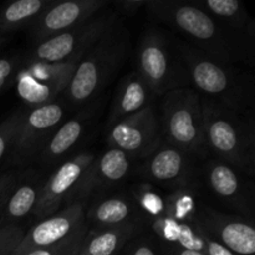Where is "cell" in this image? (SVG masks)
I'll return each instance as SVG.
<instances>
[{
	"instance_id": "6da1fadb",
	"label": "cell",
	"mask_w": 255,
	"mask_h": 255,
	"mask_svg": "<svg viewBox=\"0 0 255 255\" xmlns=\"http://www.w3.org/2000/svg\"><path fill=\"white\" fill-rule=\"evenodd\" d=\"M147 10L154 20L168 25L184 36L187 44L217 61H247L251 45L232 34L196 2L148 0Z\"/></svg>"
},
{
	"instance_id": "7a4b0ae2",
	"label": "cell",
	"mask_w": 255,
	"mask_h": 255,
	"mask_svg": "<svg viewBox=\"0 0 255 255\" xmlns=\"http://www.w3.org/2000/svg\"><path fill=\"white\" fill-rule=\"evenodd\" d=\"M131 51V39L120 17L79 60L65 94L71 107L87 104L111 82Z\"/></svg>"
},
{
	"instance_id": "3957f363",
	"label": "cell",
	"mask_w": 255,
	"mask_h": 255,
	"mask_svg": "<svg viewBox=\"0 0 255 255\" xmlns=\"http://www.w3.org/2000/svg\"><path fill=\"white\" fill-rule=\"evenodd\" d=\"M174 46L187 76L206 95L204 99L242 115L248 107H253V81L237 71L233 64L217 61L183 40L174 42Z\"/></svg>"
},
{
	"instance_id": "277c9868",
	"label": "cell",
	"mask_w": 255,
	"mask_h": 255,
	"mask_svg": "<svg viewBox=\"0 0 255 255\" xmlns=\"http://www.w3.org/2000/svg\"><path fill=\"white\" fill-rule=\"evenodd\" d=\"M206 151L242 173H254V126L243 115L202 97Z\"/></svg>"
},
{
	"instance_id": "5b68a950",
	"label": "cell",
	"mask_w": 255,
	"mask_h": 255,
	"mask_svg": "<svg viewBox=\"0 0 255 255\" xmlns=\"http://www.w3.org/2000/svg\"><path fill=\"white\" fill-rule=\"evenodd\" d=\"M161 131L167 143L189 154H204L202 96L189 87H178L163 95Z\"/></svg>"
},
{
	"instance_id": "8992f818",
	"label": "cell",
	"mask_w": 255,
	"mask_h": 255,
	"mask_svg": "<svg viewBox=\"0 0 255 255\" xmlns=\"http://www.w3.org/2000/svg\"><path fill=\"white\" fill-rule=\"evenodd\" d=\"M156 96L183 87L184 67L168 36L159 27L143 31L137 46V69Z\"/></svg>"
},
{
	"instance_id": "52a82bcc",
	"label": "cell",
	"mask_w": 255,
	"mask_h": 255,
	"mask_svg": "<svg viewBox=\"0 0 255 255\" xmlns=\"http://www.w3.org/2000/svg\"><path fill=\"white\" fill-rule=\"evenodd\" d=\"M119 19L120 15L115 10L105 7L86 21L36 44L24 62L61 64L81 59Z\"/></svg>"
},
{
	"instance_id": "ba28073f",
	"label": "cell",
	"mask_w": 255,
	"mask_h": 255,
	"mask_svg": "<svg viewBox=\"0 0 255 255\" xmlns=\"http://www.w3.org/2000/svg\"><path fill=\"white\" fill-rule=\"evenodd\" d=\"M80 59L61 64L26 62L15 77L20 99L32 107L54 102L60 92H65Z\"/></svg>"
},
{
	"instance_id": "9c48e42d",
	"label": "cell",
	"mask_w": 255,
	"mask_h": 255,
	"mask_svg": "<svg viewBox=\"0 0 255 255\" xmlns=\"http://www.w3.org/2000/svg\"><path fill=\"white\" fill-rule=\"evenodd\" d=\"M107 143L131 158H147L161 146V125L153 105L111 126Z\"/></svg>"
},
{
	"instance_id": "30bf717a",
	"label": "cell",
	"mask_w": 255,
	"mask_h": 255,
	"mask_svg": "<svg viewBox=\"0 0 255 255\" xmlns=\"http://www.w3.org/2000/svg\"><path fill=\"white\" fill-rule=\"evenodd\" d=\"M65 110L59 102L40 105L24 111L16 138L12 144V156L25 163L39 154L44 144L64 119Z\"/></svg>"
},
{
	"instance_id": "8fae6325",
	"label": "cell",
	"mask_w": 255,
	"mask_h": 255,
	"mask_svg": "<svg viewBox=\"0 0 255 255\" xmlns=\"http://www.w3.org/2000/svg\"><path fill=\"white\" fill-rule=\"evenodd\" d=\"M194 223L214 242L236 255H255V229L246 218L214 211L207 206L197 209Z\"/></svg>"
},
{
	"instance_id": "7c38bea8",
	"label": "cell",
	"mask_w": 255,
	"mask_h": 255,
	"mask_svg": "<svg viewBox=\"0 0 255 255\" xmlns=\"http://www.w3.org/2000/svg\"><path fill=\"white\" fill-rule=\"evenodd\" d=\"M94 158L95 156L90 152L77 154L74 158L64 162L42 183L39 201L34 212L36 219L52 216L60 211V207L65 202L75 199L77 188Z\"/></svg>"
},
{
	"instance_id": "4fadbf2b",
	"label": "cell",
	"mask_w": 255,
	"mask_h": 255,
	"mask_svg": "<svg viewBox=\"0 0 255 255\" xmlns=\"http://www.w3.org/2000/svg\"><path fill=\"white\" fill-rule=\"evenodd\" d=\"M86 213L84 202L75 201L52 216L35 224L20 242L11 255H19L27 251L51 247L70 238L81 229L86 228Z\"/></svg>"
},
{
	"instance_id": "5bb4252c",
	"label": "cell",
	"mask_w": 255,
	"mask_h": 255,
	"mask_svg": "<svg viewBox=\"0 0 255 255\" xmlns=\"http://www.w3.org/2000/svg\"><path fill=\"white\" fill-rule=\"evenodd\" d=\"M109 5L106 0L52 1L30 25V36L32 41L39 44L86 21Z\"/></svg>"
},
{
	"instance_id": "9a60e30c",
	"label": "cell",
	"mask_w": 255,
	"mask_h": 255,
	"mask_svg": "<svg viewBox=\"0 0 255 255\" xmlns=\"http://www.w3.org/2000/svg\"><path fill=\"white\" fill-rule=\"evenodd\" d=\"M144 159L142 172L149 181L177 191L188 187L193 174L189 153L167 143L159 146Z\"/></svg>"
},
{
	"instance_id": "2e32d148",
	"label": "cell",
	"mask_w": 255,
	"mask_h": 255,
	"mask_svg": "<svg viewBox=\"0 0 255 255\" xmlns=\"http://www.w3.org/2000/svg\"><path fill=\"white\" fill-rule=\"evenodd\" d=\"M204 172L209 189L219 201L242 212L251 213L253 191L242 177V172L219 159L208 162Z\"/></svg>"
},
{
	"instance_id": "e0dca14e",
	"label": "cell",
	"mask_w": 255,
	"mask_h": 255,
	"mask_svg": "<svg viewBox=\"0 0 255 255\" xmlns=\"http://www.w3.org/2000/svg\"><path fill=\"white\" fill-rule=\"evenodd\" d=\"M131 159L128 154L112 147L99 158L95 157L77 188L75 199L82 202L96 189L116 184L126 178L131 169Z\"/></svg>"
},
{
	"instance_id": "ac0fdd59",
	"label": "cell",
	"mask_w": 255,
	"mask_h": 255,
	"mask_svg": "<svg viewBox=\"0 0 255 255\" xmlns=\"http://www.w3.org/2000/svg\"><path fill=\"white\" fill-rule=\"evenodd\" d=\"M154 97L156 95L141 75L136 70L131 71L117 85L107 122L114 126L116 122L152 106Z\"/></svg>"
},
{
	"instance_id": "d6986e66",
	"label": "cell",
	"mask_w": 255,
	"mask_h": 255,
	"mask_svg": "<svg viewBox=\"0 0 255 255\" xmlns=\"http://www.w3.org/2000/svg\"><path fill=\"white\" fill-rule=\"evenodd\" d=\"M196 5L242 41L253 46L255 22L242 2L238 0H199Z\"/></svg>"
},
{
	"instance_id": "ffe728a7",
	"label": "cell",
	"mask_w": 255,
	"mask_h": 255,
	"mask_svg": "<svg viewBox=\"0 0 255 255\" xmlns=\"http://www.w3.org/2000/svg\"><path fill=\"white\" fill-rule=\"evenodd\" d=\"M91 120L92 111H82L57 127L37 154L40 161L44 164H55L64 158L81 141Z\"/></svg>"
},
{
	"instance_id": "44dd1931",
	"label": "cell",
	"mask_w": 255,
	"mask_h": 255,
	"mask_svg": "<svg viewBox=\"0 0 255 255\" xmlns=\"http://www.w3.org/2000/svg\"><path fill=\"white\" fill-rule=\"evenodd\" d=\"M138 227L134 221L112 227H100L87 233L80 248L79 255H116L131 242Z\"/></svg>"
},
{
	"instance_id": "7402d4cb",
	"label": "cell",
	"mask_w": 255,
	"mask_h": 255,
	"mask_svg": "<svg viewBox=\"0 0 255 255\" xmlns=\"http://www.w3.org/2000/svg\"><path fill=\"white\" fill-rule=\"evenodd\" d=\"M41 186L42 183L37 179H27L22 183L17 179L0 216V227L16 224L15 222L35 212Z\"/></svg>"
},
{
	"instance_id": "603a6c76",
	"label": "cell",
	"mask_w": 255,
	"mask_h": 255,
	"mask_svg": "<svg viewBox=\"0 0 255 255\" xmlns=\"http://www.w3.org/2000/svg\"><path fill=\"white\" fill-rule=\"evenodd\" d=\"M54 0H17L0 7V36H11L12 32L29 29L37 16Z\"/></svg>"
},
{
	"instance_id": "cb8c5ba5",
	"label": "cell",
	"mask_w": 255,
	"mask_h": 255,
	"mask_svg": "<svg viewBox=\"0 0 255 255\" xmlns=\"http://www.w3.org/2000/svg\"><path fill=\"white\" fill-rule=\"evenodd\" d=\"M132 204L126 197H107L95 202L87 212V218L100 227H112L131 221Z\"/></svg>"
},
{
	"instance_id": "d4e9b609",
	"label": "cell",
	"mask_w": 255,
	"mask_h": 255,
	"mask_svg": "<svg viewBox=\"0 0 255 255\" xmlns=\"http://www.w3.org/2000/svg\"><path fill=\"white\" fill-rule=\"evenodd\" d=\"M198 204L196 197L187 189H178L166 198V213L164 216L174 219L178 223L193 222Z\"/></svg>"
},
{
	"instance_id": "484cf974",
	"label": "cell",
	"mask_w": 255,
	"mask_h": 255,
	"mask_svg": "<svg viewBox=\"0 0 255 255\" xmlns=\"http://www.w3.org/2000/svg\"><path fill=\"white\" fill-rule=\"evenodd\" d=\"M86 234L87 227L81 229L80 232H77L76 234H74L70 238L55 244V246L31 249V251H27L19 255H79L80 248H81V244L84 242V238L86 237Z\"/></svg>"
},
{
	"instance_id": "4316f807",
	"label": "cell",
	"mask_w": 255,
	"mask_h": 255,
	"mask_svg": "<svg viewBox=\"0 0 255 255\" xmlns=\"http://www.w3.org/2000/svg\"><path fill=\"white\" fill-rule=\"evenodd\" d=\"M22 115H24L22 110L12 112L9 117H6L0 124V161L12 148Z\"/></svg>"
},
{
	"instance_id": "83f0119b",
	"label": "cell",
	"mask_w": 255,
	"mask_h": 255,
	"mask_svg": "<svg viewBox=\"0 0 255 255\" xmlns=\"http://www.w3.org/2000/svg\"><path fill=\"white\" fill-rule=\"evenodd\" d=\"M137 199L142 209L153 219L164 216L166 213V198H162L157 192L148 187L138 189Z\"/></svg>"
},
{
	"instance_id": "f1b7e54d",
	"label": "cell",
	"mask_w": 255,
	"mask_h": 255,
	"mask_svg": "<svg viewBox=\"0 0 255 255\" xmlns=\"http://www.w3.org/2000/svg\"><path fill=\"white\" fill-rule=\"evenodd\" d=\"M25 233V229L16 224L0 227V255H11Z\"/></svg>"
},
{
	"instance_id": "f546056e",
	"label": "cell",
	"mask_w": 255,
	"mask_h": 255,
	"mask_svg": "<svg viewBox=\"0 0 255 255\" xmlns=\"http://www.w3.org/2000/svg\"><path fill=\"white\" fill-rule=\"evenodd\" d=\"M22 64L24 60H21L20 55L0 57V94L15 81V77Z\"/></svg>"
},
{
	"instance_id": "4dcf8cb0",
	"label": "cell",
	"mask_w": 255,
	"mask_h": 255,
	"mask_svg": "<svg viewBox=\"0 0 255 255\" xmlns=\"http://www.w3.org/2000/svg\"><path fill=\"white\" fill-rule=\"evenodd\" d=\"M148 0H120V1L114 2V6L116 7L115 11L117 14H124L127 16H133L136 15L142 7L147 6Z\"/></svg>"
},
{
	"instance_id": "1f68e13d",
	"label": "cell",
	"mask_w": 255,
	"mask_h": 255,
	"mask_svg": "<svg viewBox=\"0 0 255 255\" xmlns=\"http://www.w3.org/2000/svg\"><path fill=\"white\" fill-rule=\"evenodd\" d=\"M126 255H161V253L157 251L156 246L151 241L143 238L132 242Z\"/></svg>"
},
{
	"instance_id": "d6a6232c",
	"label": "cell",
	"mask_w": 255,
	"mask_h": 255,
	"mask_svg": "<svg viewBox=\"0 0 255 255\" xmlns=\"http://www.w3.org/2000/svg\"><path fill=\"white\" fill-rule=\"evenodd\" d=\"M16 181V176L14 173L0 174V216H1V212L7 201V197H9L10 192L14 188Z\"/></svg>"
},
{
	"instance_id": "836d02e7",
	"label": "cell",
	"mask_w": 255,
	"mask_h": 255,
	"mask_svg": "<svg viewBox=\"0 0 255 255\" xmlns=\"http://www.w3.org/2000/svg\"><path fill=\"white\" fill-rule=\"evenodd\" d=\"M203 254L204 255H236L234 253H232L231 251H228L227 248H224L223 246H221L219 243L214 242L213 239L209 238L208 236H206V248H204Z\"/></svg>"
},
{
	"instance_id": "e575fe53",
	"label": "cell",
	"mask_w": 255,
	"mask_h": 255,
	"mask_svg": "<svg viewBox=\"0 0 255 255\" xmlns=\"http://www.w3.org/2000/svg\"><path fill=\"white\" fill-rule=\"evenodd\" d=\"M164 255H204V254L198 253V252L187 251V249H182L174 246H166V248H164Z\"/></svg>"
},
{
	"instance_id": "d590c367",
	"label": "cell",
	"mask_w": 255,
	"mask_h": 255,
	"mask_svg": "<svg viewBox=\"0 0 255 255\" xmlns=\"http://www.w3.org/2000/svg\"><path fill=\"white\" fill-rule=\"evenodd\" d=\"M10 40H11V36H0V49H2Z\"/></svg>"
}]
</instances>
